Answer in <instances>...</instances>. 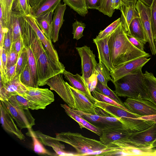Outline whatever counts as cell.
I'll return each mask as SVG.
<instances>
[{
  "instance_id": "20",
  "label": "cell",
  "mask_w": 156,
  "mask_h": 156,
  "mask_svg": "<svg viewBox=\"0 0 156 156\" xmlns=\"http://www.w3.org/2000/svg\"><path fill=\"white\" fill-rule=\"evenodd\" d=\"M74 98L76 109L85 113L96 114V105L85 95L68 83Z\"/></svg>"
},
{
  "instance_id": "29",
  "label": "cell",
  "mask_w": 156,
  "mask_h": 156,
  "mask_svg": "<svg viewBox=\"0 0 156 156\" xmlns=\"http://www.w3.org/2000/svg\"><path fill=\"white\" fill-rule=\"evenodd\" d=\"M20 16L12 11L9 27L12 43L22 36Z\"/></svg>"
},
{
  "instance_id": "42",
  "label": "cell",
  "mask_w": 156,
  "mask_h": 156,
  "mask_svg": "<svg viewBox=\"0 0 156 156\" xmlns=\"http://www.w3.org/2000/svg\"><path fill=\"white\" fill-rule=\"evenodd\" d=\"M93 96L97 100L115 105L125 110L128 109L125 106L117 103L114 100L99 92L95 89L92 92Z\"/></svg>"
},
{
  "instance_id": "4",
  "label": "cell",
  "mask_w": 156,
  "mask_h": 156,
  "mask_svg": "<svg viewBox=\"0 0 156 156\" xmlns=\"http://www.w3.org/2000/svg\"><path fill=\"white\" fill-rule=\"evenodd\" d=\"M55 137L59 141L74 147L78 156H98L107 147V145L100 141L85 137L77 133L68 132L57 133Z\"/></svg>"
},
{
  "instance_id": "40",
  "label": "cell",
  "mask_w": 156,
  "mask_h": 156,
  "mask_svg": "<svg viewBox=\"0 0 156 156\" xmlns=\"http://www.w3.org/2000/svg\"><path fill=\"white\" fill-rule=\"evenodd\" d=\"M121 24L119 18L112 22L103 30L101 31L94 39L98 40L105 38L112 34Z\"/></svg>"
},
{
  "instance_id": "23",
  "label": "cell",
  "mask_w": 156,
  "mask_h": 156,
  "mask_svg": "<svg viewBox=\"0 0 156 156\" xmlns=\"http://www.w3.org/2000/svg\"><path fill=\"white\" fill-rule=\"evenodd\" d=\"M119 9L121 13L120 18L122 27L126 34H131L129 28L131 23L134 18L139 17L136 5L127 6L122 4Z\"/></svg>"
},
{
  "instance_id": "54",
  "label": "cell",
  "mask_w": 156,
  "mask_h": 156,
  "mask_svg": "<svg viewBox=\"0 0 156 156\" xmlns=\"http://www.w3.org/2000/svg\"><path fill=\"white\" fill-rule=\"evenodd\" d=\"M9 29L3 27L2 24L0 23V47L2 48L3 40L5 32L8 30Z\"/></svg>"
},
{
  "instance_id": "1",
  "label": "cell",
  "mask_w": 156,
  "mask_h": 156,
  "mask_svg": "<svg viewBox=\"0 0 156 156\" xmlns=\"http://www.w3.org/2000/svg\"><path fill=\"white\" fill-rule=\"evenodd\" d=\"M20 20L24 43L30 46L36 61L38 85L44 86L48 79L58 74L62 73L65 69V67L62 63L56 62L51 58L25 16H20Z\"/></svg>"
},
{
  "instance_id": "14",
  "label": "cell",
  "mask_w": 156,
  "mask_h": 156,
  "mask_svg": "<svg viewBox=\"0 0 156 156\" xmlns=\"http://www.w3.org/2000/svg\"><path fill=\"white\" fill-rule=\"evenodd\" d=\"M24 16L40 41L45 47L51 58L56 62L61 63L59 61L57 52L55 49L51 41L49 39L43 32L38 25L36 18L32 15Z\"/></svg>"
},
{
  "instance_id": "30",
  "label": "cell",
  "mask_w": 156,
  "mask_h": 156,
  "mask_svg": "<svg viewBox=\"0 0 156 156\" xmlns=\"http://www.w3.org/2000/svg\"><path fill=\"white\" fill-rule=\"evenodd\" d=\"M144 80L148 93L156 105V78L151 72L146 70L144 73Z\"/></svg>"
},
{
  "instance_id": "38",
  "label": "cell",
  "mask_w": 156,
  "mask_h": 156,
  "mask_svg": "<svg viewBox=\"0 0 156 156\" xmlns=\"http://www.w3.org/2000/svg\"><path fill=\"white\" fill-rule=\"evenodd\" d=\"M19 76L21 82L27 87L37 88L33 80L28 63L19 74Z\"/></svg>"
},
{
  "instance_id": "18",
  "label": "cell",
  "mask_w": 156,
  "mask_h": 156,
  "mask_svg": "<svg viewBox=\"0 0 156 156\" xmlns=\"http://www.w3.org/2000/svg\"><path fill=\"white\" fill-rule=\"evenodd\" d=\"M0 108V123L3 129L7 132L15 135L20 140H25V136L18 128L8 111L1 103Z\"/></svg>"
},
{
  "instance_id": "31",
  "label": "cell",
  "mask_w": 156,
  "mask_h": 156,
  "mask_svg": "<svg viewBox=\"0 0 156 156\" xmlns=\"http://www.w3.org/2000/svg\"><path fill=\"white\" fill-rule=\"evenodd\" d=\"M53 13L54 12H52L37 19H36L38 25L43 32L51 41V23Z\"/></svg>"
},
{
  "instance_id": "41",
  "label": "cell",
  "mask_w": 156,
  "mask_h": 156,
  "mask_svg": "<svg viewBox=\"0 0 156 156\" xmlns=\"http://www.w3.org/2000/svg\"><path fill=\"white\" fill-rule=\"evenodd\" d=\"M8 100L14 106L25 109L29 108L28 101L26 98L20 94L12 95Z\"/></svg>"
},
{
  "instance_id": "27",
  "label": "cell",
  "mask_w": 156,
  "mask_h": 156,
  "mask_svg": "<svg viewBox=\"0 0 156 156\" xmlns=\"http://www.w3.org/2000/svg\"><path fill=\"white\" fill-rule=\"evenodd\" d=\"M131 34L137 38L145 44L148 42V39L144 32L140 17L133 20L129 27Z\"/></svg>"
},
{
  "instance_id": "3",
  "label": "cell",
  "mask_w": 156,
  "mask_h": 156,
  "mask_svg": "<svg viewBox=\"0 0 156 156\" xmlns=\"http://www.w3.org/2000/svg\"><path fill=\"white\" fill-rule=\"evenodd\" d=\"M142 68L134 70L113 82L115 92L118 96L144 99L154 103L146 89Z\"/></svg>"
},
{
  "instance_id": "48",
  "label": "cell",
  "mask_w": 156,
  "mask_h": 156,
  "mask_svg": "<svg viewBox=\"0 0 156 156\" xmlns=\"http://www.w3.org/2000/svg\"><path fill=\"white\" fill-rule=\"evenodd\" d=\"M12 43V37L9 29L5 33L2 47L7 53L10 50Z\"/></svg>"
},
{
  "instance_id": "9",
  "label": "cell",
  "mask_w": 156,
  "mask_h": 156,
  "mask_svg": "<svg viewBox=\"0 0 156 156\" xmlns=\"http://www.w3.org/2000/svg\"><path fill=\"white\" fill-rule=\"evenodd\" d=\"M76 49L81 59L82 76L88 88L89 79L94 73L98 63L95 55L90 47L86 45L76 47Z\"/></svg>"
},
{
  "instance_id": "60",
  "label": "cell",
  "mask_w": 156,
  "mask_h": 156,
  "mask_svg": "<svg viewBox=\"0 0 156 156\" xmlns=\"http://www.w3.org/2000/svg\"><path fill=\"white\" fill-rule=\"evenodd\" d=\"M154 44H155V49H156V39L154 40Z\"/></svg>"
},
{
  "instance_id": "33",
  "label": "cell",
  "mask_w": 156,
  "mask_h": 156,
  "mask_svg": "<svg viewBox=\"0 0 156 156\" xmlns=\"http://www.w3.org/2000/svg\"><path fill=\"white\" fill-rule=\"evenodd\" d=\"M94 73L96 74L98 80L105 85H107V83L109 81L113 82L110 71L101 62H99L97 63Z\"/></svg>"
},
{
  "instance_id": "21",
  "label": "cell",
  "mask_w": 156,
  "mask_h": 156,
  "mask_svg": "<svg viewBox=\"0 0 156 156\" xmlns=\"http://www.w3.org/2000/svg\"><path fill=\"white\" fill-rule=\"evenodd\" d=\"M111 34L100 40H96L93 39V42L97 47L99 62L102 63L110 72H112L113 70L110 60V50L108 44V41Z\"/></svg>"
},
{
  "instance_id": "6",
  "label": "cell",
  "mask_w": 156,
  "mask_h": 156,
  "mask_svg": "<svg viewBox=\"0 0 156 156\" xmlns=\"http://www.w3.org/2000/svg\"><path fill=\"white\" fill-rule=\"evenodd\" d=\"M27 88L24 97L28 101L29 109H44L55 100L53 93L48 89L31 87Z\"/></svg>"
},
{
  "instance_id": "59",
  "label": "cell",
  "mask_w": 156,
  "mask_h": 156,
  "mask_svg": "<svg viewBox=\"0 0 156 156\" xmlns=\"http://www.w3.org/2000/svg\"><path fill=\"white\" fill-rule=\"evenodd\" d=\"M151 147L152 148L156 147V139L151 143Z\"/></svg>"
},
{
  "instance_id": "56",
  "label": "cell",
  "mask_w": 156,
  "mask_h": 156,
  "mask_svg": "<svg viewBox=\"0 0 156 156\" xmlns=\"http://www.w3.org/2000/svg\"><path fill=\"white\" fill-rule=\"evenodd\" d=\"M137 0H121L122 4L126 6H131L136 5Z\"/></svg>"
},
{
  "instance_id": "53",
  "label": "cell",
  "mask_w": 156,
  "mask_h": 156,
  "mask_svg": "<svg viewBox=\"0 0 156 156\" xmlns=\"http://www.w3.org/2000/svg\"><path fill=\"white\" fill-rule=\"evenodd\" d=\"M7 53L2 48H0V65L6 73L7 71Z\"/></svg>"
},
{
  "instance_id": "13",
  "label": "cell",
  "mask_w": 156,
  "mask_h": 156,
  "mask_svg": "<svg viewBox=\"0 0 156 156\" xmlns=\"http://www.w3.org/2000/svg\"><path fill=\"white\" fill-rule=\"evenodd\" d=\"M27 87L21 82L19 74H16L10 81L0 82V100H8L12 95L18 94L24 97Z\"/></svg>"
},
{
  "instance_id": "34",
  "label": "cell",
  "mask_w": 156,
  "mask_h": 156,
  "mask_svg": "<svg viewBox=\"0 0 156 156\" xmlns=\"http://www.w3.org/2000/svg\"><path fill=\"white\" fill-rule=\"evenodd\" d=\"M14 0H0V6L2 8L3 17V23L2 25L3 27L9 28Z\"/></svg>"
},
{
  "instance_id": "55",
  "label": "cell",
  "mask_w": 156,
  "mask_h": 156,
  "mask_svg": "<svg viewBox=\"0 0 156 156\" xmlns=\"http://www.w3.org/2000/svg\"><path fill=\"white\" fill-rule=\"evenodd\" d=\"M44 0H29L33 10L37 8L38 5Z\"/></svg>"
},
{
  "instance_id": "22",
  "label": "cell",
  "mask_w": 156,
  "mask_h": 156,
  "mask_svg": "<svg viewBox=\"0 0 156 156\" xmlns=\"http://www.w3.org/2000/svg\"><path fill=\"white\" fill-rule=\"evenodd\" d=\"M66 5L61 3L55 9L51 23V39L54 43L58 39L59 30L64 21L63 16Z\"/></svg>"
},
{
  "instance_id": "2",
  "label": "cell",
  "mask_w": 156,
  "mask_h": 156,
  "mask_svg": "<svg viewBox=\"0 0 156 156\" xmlns=\"http://www.w3.org/2000/svg\"><path fill=\"white\" fill-rule=\"evenodd\" d=\"M108 44L113 70L134 59L151 56L149 53L141 51L132 44L121 24L111 34Z\"/></svg>"
},
{
  "instance_id": "32",
  "label": "cell",
  "mask_w": 156,
  "mask_h": 156,
  "mask_svg": "<svg viewBox=\"0 0 156 156\" xmlns=\"http://www.w3.org/2000/svg\"><path fill=\"white\" fill-rule=\"evenodd\" d=\"M24 44L27 50L28 64L33 82L36 87H38V77L36 61L30 46L27 44Z\"/></svg>"
},
{
  "instance_id": "39",
  "label": "cell",
  "mask_w": 156,
  "mask_h": 156,
  "mask_svg": "<svg viewBox=\"0 0 156 156\" xmlns=\"http://www.w3.org/2000/svg\"><path fill=\"white\" fill-rule=\"evenodd\" d=\"M28 63V57L27 48L24 46L19 55L16 63V73L19 74L24 69Z\"/></svg>"
},
{
  "instance_id": "24",
  "label": "cell",
  "mask_w": 156,
  "mask_h": 156,
  "mask_svg": "<svg viewBox=\"0 0 156 156\" xmlns=\"http://www.w3.org/2000/svg\"><path fill=\"white\" fill-rule=\"evenodd\" d=\"M60 105L64 109L66 114L78 123L81 129L83 128H86L100 136L101 135L102 129L95 126L88 122L75 112L73 109L70 108L66 104H61Z\"/></svg>"
},
{
  "instance_id": "19",
  "label": "cell",
  "mask_w": 156,
  "mask_h": 156,
  "mask_svg": "<svg viewBox=\"0 0 156 156\" xmlns=\"http://www.w3.org/2000/svg\"><path fill=\"white\" fill-rule=\"evenodd\" d=\"M62 74L71 86L85 95L95 105L96 99L91 94L82 76L77 73L74 75L65 69Z\"/></svg>"
},
{
  "instance_id": "26",
  "label": "cell",
  "mask_w": 156,
  "mask_h": 156,
  "mask_svg": "<svg viewBox=\"0 0 156 156\" xmlns=\"http://www.w3.org/2000/svg\"><path fill=\"white\" fill-rule=\"evenodd\" d=\"M61 0H44L33 10L32 15L36 19L52 12H54Z\"/></svg>"
},
{
  "instance_id": "11",
  "label": "cell",
  "mask_w": 156,
  "mask_h": 156,
  "mask_svg": "<svg viewBox=\"0 0 156 156\" xmlns=\"http://www.w3.org/2000/svg\"><path fill=\"white\" fill-rule=\"evenodd\" d=\"M136 8L148 39L152 55H156V50L151 27L150 7L139 0H137Z\"/></svg>"
},
{
  "instance_id": "10",
  "label": "cell",
  "mask_w": 156,
  "mask_h": 156,
  "mask_svg": "<svg viewBox=\"0 0 156 156\" xmlns=\"http://www.w3.org/2000/svg\"><path fill=\"white\" fill-rule=\"evenodd\" d=\"M156 139V123L141 131L132 133L125 140L132 147H151Z\"/></svg>"
},
{
  "instance_id": "28",
  "label": "cell",
  "mask_w": 156,
  "mask_h": 156,
  "mask_svg": "<svg viewBox=\"0 0 156 156\" xmlns=\"http://www.w3.org/2000/svg\"><path fill=\"white\" fill-rule=\"evenodd\" d=\"M12 11L20 16L32 15L33 9L29 0H14Z\"/></svg>"
},
{
  "instance_id": "49",
  "label": "cell",
  "mask_w": 156,
  "mask_h": 156,
  "mask_svg": "<svg viewBox=\"0 0 156 156\" xmlns=\"http://www.w3.org/2000/svg\"><path fill=\"white\" fill-rule=\"evenodd\" d=\"M16 64L7 69L5 73L6 82L11 81L16 75Z\"/></svg>"
},
{
  "instance_id": "57",
  "label": "cell",
  "mask_w": 156,
  "mask_h": 156,
  "mask_svg": "<svg viewBox=\"0 0 156 156\" xmlns=\"http://www.w3.org/2000/svg\"><path fill=\"white\" fill-rule=\"evenodd\" d=\"M114 9H119L122 5L121 0H113Z\"/></svg>"
},
{
  "instance_id": "8",
  "label": "cell",
  "mask_w": 156,
  "mask_h": 156,
  "mask_svg": "<svg viewBox=\"0 0 156 156\" xmlns=\"http://www.w3.org/2000/svg\"><path fill=\"white\" fill-rule=\"evenodd\" d=\"M62 74L59 73L50 78L46 81L45 84L56 92L70 108L76 109L73 96L68 83L63 79Z\"/></svg>"
},
{
  "instance_id": "37",
  "label": "cell",
  "mask_w": 156,
  "mask_h": 156,
  "mask_svg": "<svg viewBox=\"0 0 156 156\" xmlns=\"http://www.w3.org/2000/svg\"><path fill=\"white\" fill-rule=\"evenodd\" d=\"M95 89L101 94L114 100L119 104L125 106L124 103L122 102L115 91L111 90L107 85H105L98 81Z\"/></svg>"
},
{
  "instance_id": "35",
  "label": "cell",
  "mask_w": 156,
  "mask_h": 156,
  "mask_svg": "<svg viewBox=\"0 0 156 156\" xmlns=\"http://www.w3.org/2000/svg\"><path fill=\"white\" fill-rule=\"evenodd\" d=\"M64 3L80 15L85 16L88 13L85 0H63Z\"/></svg>"
},
{
  "instance_id": "50",
  "label": "cell",
  "mask_w": 156,
  "mask_h": 156,
  "mask_svg": "<svg viewBox=\"0 0 156 156\" xmlns=\"http://www.w3.org/2000/svg\"><path fill=\"white\" fill-rule=\"evenodd\" d=\"M85 2L87 9L98 10L101 6V0H85Z\"/></svg>"
},
{
  "instance_id": "12",
  "label": "cell",
  "mask_w": 156,
  "mask_h": 156,
  "mask_svg": "<svg viewBox=\"0 0 156 156\" xmlns=\"http://www.w3.org/2000/svg\"><path fill=\"white\" fill-rule=\"evenodd\" d=\"M124 104L130 111L141 116L156 115V105L148 100L128 98Z\"/></svg>"
},
{
  "instance_id": "51",
  "label": "cell",
  "mask_w": 156,
  "mask_h": 156,
  "mask_svg": "<svg viewBox=\"0 0 156 156\" xmlns=\"http://www.w3.org/2000/svg\"><path fill=\"white\" fill-rule=\"evenodd\" d=\"M98 81L96 74L94 73L89 79L88 87L91 93L95 90Z\"/></svg>"
},
{
  "instance_id": "16",
  "label": "cell",
  "mask_w": 156,
  "mask_h": 156,
  "mask_svg": "<svg viewBox=\"0 0 156 156\" xmlns=\"http://www.w3.org/2000/svg\"><path fill=\"white\" fill-rule=\"evenodd\" d=\"M33 134L43 144L52 147L58 156H78L77 153L66 152L64 150L65 146L56 137L44 134L39 131H33L30 129Z\"/></svg>"
},
{
  "instance_id": "46",
  "label": "cell",
  "mask_w": 156,
  "mask_h": 156,
  "mask_svg": "<svg viewBox=\"0 0 156 156\" xmlns=\"http://www.w3.org/2000/svg\"><path fill=\"white\" fill-rule=\"evenodd\" d=\"M150 9L152 29L154 40L156 39V0H153Z\"/></svg>"
},
{
  "instance_id": "52",
  "label": "cell",
  "mask_w": 156,
  "mask_h": 156,
  "mask_svg": "<svg viewBox=\"0 0 156 156\" xmlns=\"http://www.w3.org/2000/svg\"><path fill=\"white\" fill-rule=\"evenodd\" d=\"M15 50L19 55L24 47L23 40L21 36L12 43Z\"/></svg>"
},
{
  "instance_id": "17",
  "label": "cell",
  "mask_w": 156,
  "mask_h": 156,
  "mask_svg": "<svg viewBox=\"0 0 156 156\" xmlns=\"http://www.w3.org/2000/svg\"><path fill=\"white\" fill-rule=\"evenodd\" d=\"M132 133L124 126L103 129L100 140L107 145L113 142L128 137Z\"/></svg>"
},
{
  "instance_id": "47",
  "label": "cell",
  "mask_w": 156,
  "mask_h": 156,
  "mask_svg": "<svg viewBox=\"0 0 156 156\" xmlns=\"http://www.w3.org/2000/svg\"><path fill=\"white\" fill-rule=\"evenodd\" d=\"M126 34L128 39L133 45L141 51H145L144 50L145 44L142 41L131 34Z\"/></svg>"
},
{
  "instance_id": "5",
  "label": "cell",
  "mask_w": 156,
  "mask_h": 156,
  "mask_svg": "<svg viewBox=\"0 0 156 156\" xmlns=\"http://www.w3.org/2000/svg\"><path fill=\"white\" fill-rule=\"evenodd\" d=\"M73 110L88 122L102 129L124 126L120 119L110 115L98 107L95 108L96 114L86 113L75 109Z\"/></svg>"
},
{
  "instance_id": "44",
  "label": "cell",
  "mask_w": 156,
  "mask_h": 156,
  "mask_svg": "<svg viewBox=\"0 0 156 156\" xmlns=\"http://www.w3.org/2000/svg\"><path fill=\"white\" fill-rule=\"evenodd\" d=\"M111 0H101V6L98 10L104 15L111 17L115 11L112 7Z\"/></svg>"
},
{
  "instance_id": "7",
  "label": "cell",
  "mask_w": 156,
  "mask_h": 156,
  "mask_svg": "<svg viewBox=\"0 0 156 156\" xmlns=\"http://www.w3.org/2000/svg\"><path fill=\"white\" fill-rule=\"evenodd\" d=\"M0 103L8 111L20 129H31L35 125V119L30 113L29 108L14 106L8 100L0 101Z\"/></svg>"
},
{
  "instance_id": "15",
  "label": "cell",
  "mask_w": 156,
  "mask_h": 156,
  "mask_svg": "<svg viewBox=\"0 0 156 156\" xmlns=\"http://www.w3.org/2000/svg\"><path fill=\"white\" fill-rule=\"evenodd\" d=\"M150 59V58L141 57L130 61L114 69L110 72L113 82L134 70L142 67Z\"/></svg>"
},
{
  "instance_id": "45",
  "label": "cell",
  "mask_w": 156,
  "mask_h": 156,
  "mask_svg": "<svg viewBox=\"0 0 156 156\" xmlns=\"http://www.w3.org/2000/svg\"><path fill=\"white\" fill-rule=\"evenodd\" d=\"M18 57L19 54L15 50L12 43L10 50L7 53V69L17 63Z\"/></svg>"
},
{
  "instance_id": "25",
  "label": "cell",
  "mask_w": 156,
  "mask_h": 156,
  "mask_svg": "<svg viewBox=\"0 0 156 156\" xmlns=\"http://www.w3.org/2000/svg\"><path fill=\"white\" fill-rule=\"evenodd\" d=\"M108 146L114 150L121 152L123 156L156 155V149L151 147H120L109 144Z\"/></svg>"
},
{
  "instance_id": "36",
  "label": "cell",
  "mask_w": 156,
  "mask_h": 156,
  "mask_svg": "<svg viewBox=\"0 0 156 156\" xmlns=\"http://www.w3.org/2000/svg\"><path fill=\"white\" fill-rule=\"evenodd\" d=\"M28 129V131L26 133V135L31 137L33 141L34 150L36 153L39 154L46 155H57L45 149L42 145V144L32 133L30 129Z\"/></svg>"
},
{
  "instance_id": "43",
  "label": "cell",
  "mask_w": 156,
  "mask_h": 156,
  "mask_svg": "<svg viewBox=\"0 0 156 156\" xmlns=\"http://www.w3.org/2000/svg\"><path fill=\"white\" fill-rule=\"evenodd\" d=\"M72 27L73 38L78 40L83 36V32L85 28L86 25L82 22L76 20L73 23Z\"/></svg>"
},
{
  "instance_id": "58",
  "label": "cell",
  "mask_w": 156,
  "mask_h": 156,
  "mask_svg": "<svg viewBox=\"0 0 156 156\" xmlns=\"http://www.w3.org/2000/svg\"><path fill=\"white\" fill-rule=\"evenodd\" d=\"M146 5L150 7L153 0H139Z\"/></svg>"
}]
</instances>
